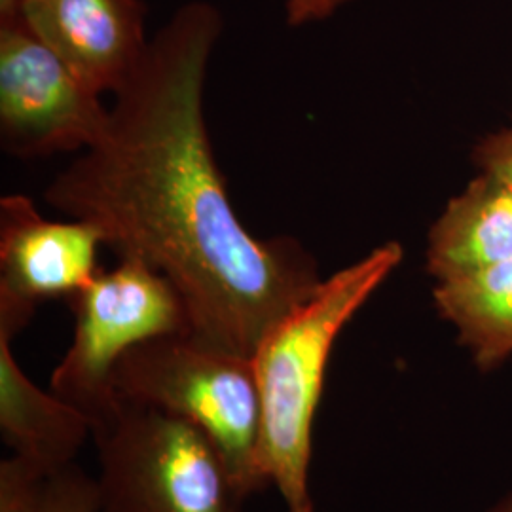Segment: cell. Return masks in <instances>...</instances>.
<instances>
[{"label": "cell", "mask_w": 512, "mask_h": 512, "mask_svg": "<svg viewBox=\"0 0 512 512\" xmlns=\"http://www.w3.org/2000/svg\"><path fill=\"white\" fill-rule=\"evenodd\" d=\"M222 29L215 4H183L114 95L103 135L55 175L44 200L93 224L118 258L165 275L192 334L253 357L323 279L300 241L258 238L228 198L203 110Z\"/></svg>", "instance_id": "cell-1"}, {"label": "cell", "mask_w": 512, "mask_h": 512, "mask_svg": "<svg viewBox=\"0 0 512 512\" xmlns=\"http://www.w3.org/2000/svg\"><path fill=\"white\" fill-rule=\"evenodd\" d=\"M403 258L401 243L387 241L323 279L310 298L275 323L251 357L260 397V469L289 512H313V423L332 348Z\"/></svg>", "instance_id": "cell-2"}, {"label": "cell", "mask_w": 512, "mask_h": 512, "mask_svg": "<svg viewBox=\"0 0 512 512\" xmlns=\"http://www.w3.org/2000/svg\"><path fill=\"white\" fill-rule=\"evenodd\" d=\"M120 401L194 423L217 444L243 497L270 486L260 469V397L253 359L192 332L147 340L114 368Z\"/></svg>", "instance_id": "cell-3"}, {"label": "cell", "mask_w": 512, "mask_h": 512, "mask_svg": "<svg viewBox=\"0 0 512 512\" xmlns=\"http://www.w3.org/2000/svg\"><path fill=\"white\" fill-rule=\"evenodd\" d=\"M93 442L107 512H239L245 501L217 444L173 414L120 401Z\"/></svg>", "instance_id": "cell-4"}, {"label": "cell", "mask_w": 512, "mask_h": 512, "mask_svg": "<svg viewBox=\"0 0 512 512\" xmlns=\"http://www.w3.org/2000/svg\"><path fill=\"white\" fill-rule=\"evenodd\" d=\"M67 302L74 313L73 342L52 372L50 391L95 427L120 404L114 391L120 359L152 338L190 332V319L173 283L129 258H118Z\"/></svg>", "instance_id": "cell-5"}, {"label": "cell", "mask_w": 512, "mask_h": 512, "mask_svg": "<svg viewBox=\"0 0 512 512\" xmlns=\"http://www.w3.org/2000/svg\"><path fill=\"white\" fill-rule=\"evenodd\" d=\"M103 95L19 18L0 21V143L21 160L95 145L109 122Z\"/></svg>", "instance_id": "cell-6"}, {"label": "cell", "mask_w": 512, "mask_h": 512, "mask_svg": "<svg viewBox=\"0 0 512 512\" xmlns=\"http://www.w3.org/2000/svg\"><path fill=\"white\" fill-rule=\"evenodd\" d=\"M105 245L86 220L59 222L42 217L23 194L0 200V332L16 336L29 325L40 304L71 298L97 270Z\"/></svg>", "instance_id": "cell-7"}, {"label": "cell", "mask_w": 512, "mask_h": 512, "mask_svg": "<svg viewBox=\"0 0 512 512\" xmlns=\"http://www.w3.org/2000/svg\"><path fill=\"white\" fill-rule=\"evenodd\" d=\"M12 18L101 95L120 92L150 46L143 0H19Z\"/></svg>", "instance_id": "cell-8"}, {"label": "cell", "mask_w": 512, "mask_h": 512, "mask_svg": "<svg viewBox=\"0 0 512 512\" xmlns=\"http://www.w3.org/2000/svg\"><path fill=\"white\" fill-rule=\"evenodd\" d=\"M12 336L0 332V429L12 456L38 473L67 465L93 439L90 418L44 391L23 372L12 351Z\"/></svg>", "instance_id": "cell-9"}, {"label": "cell", "mask_w": 512, "mask_h": 512, "mask_svg": "<svg viewBox=\"0 0 512 512\" xmlns=\"http://www.w3.org/2000/svg\"><path fill=\"white\" fill-rule=\"evenodd\" d=\"M507 260H512V194L480 173L433 222L427 272L440 281Z\"/></svg>", "instance_id": "cell-10"}, {"label": "cell", "mask_w": 512, "mask_h": 512, "mask_svg": "<svg viewBox=\"0 0 512 512\" xmlns=\"http://www.w3.org/2000/svg\"><path fill=\"white\" fill-rule=\"evenodd\" d=\"M433 304L482 372L511 359L512 260L440 279Z\"/></svg>", "instance_id": "cell-11"}, {"label": "cell", "mask_w": 512, "mask_h": 512, "mask_svg": "<svg viewBox=\"0 0 512 512\" xmlns=\"http://www.w3.org/2000/svg\"><path fill=\"white\" fill-rule=\"evenodd\" d=\"M0 512H107L97 480L76 463L38 473L19 459L0 463Z\"/></svg>", "instance_id": "cell-12"}, {"label": "cell", "mask_w": 512, "mask_h": 512, "mask_svg": "<svg viewBox=\"0 0 512 512\" xmlns=\"http://www.w3.org/2000/svg\"><path fill=\"white\" fill-rule=\"evenodd\" d=\"M480 173L503 184L512 194V126L488 135L475 150Z\"/></svg>", "instance_id": "cell-13"}, {"label": "cell", "mask_w": 512, "mask_h": 512, "mask_svg": "<svg viewBox=\"0 0 512 512\" xmlns=\"http://www.w3.org/2000/svg\"><path fill=\"white\" fill-rule=\"evenodd\" d=\"M348 2L351 0H287V23L293 27H300L306 23L321 21L332 16L340 6Z\"/></svg>", "instance_id": "cell-14"}, {"label": "cell", "mask_w": 512, "mask_h": 512, "mask_svg": "<svg viewBox=\"0 0 512 512\" xmlns=\"http://www.w3.org/2000/svg\"><path fill=\"white\" fill-rule=\"evenodd\" d=\"M19 0H0V19L12 18L18 10Z\"/></svg>", "instance_id": "cell-15"}, {"label": "cell", "mask_w": 512, "mask_h": 512, "mask_svg": "<svg viewBox=\"0 0 512 512\" xmlns=\"http://www.w3.org/2000/svg\"><path fill=\"white\" fill-rule=\"evenodd\" d=\"M490 512H512V494L505 495L495 503L494 509Z\"/></svg>", "instance_id": "cell-16"}]
</instances>
